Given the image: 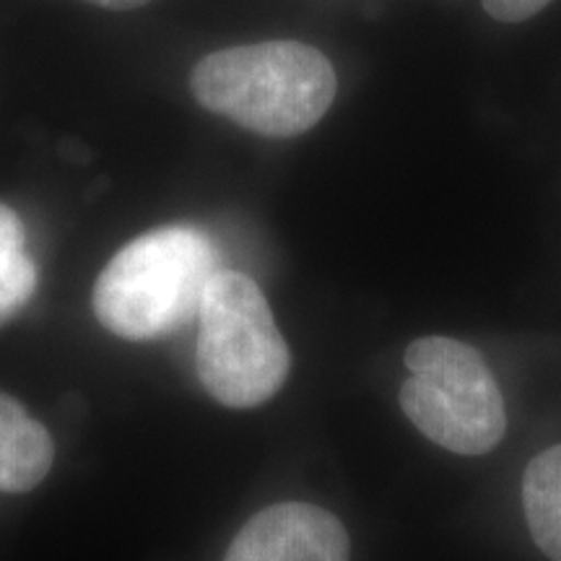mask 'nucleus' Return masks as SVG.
<instances>
[{
	"instance_id": "obj_4",
	"label": "nucleus",
	"mask_w": 561,
	"mask_h": 561,
	"mask_svg": "<svg viewBox=\"0 0 561 561\" xmlns=\"http://www.w3.org/2000/svg\"><path fill=\"white\" fill-rule=\"evenodd\" d=\"M409 380L398 401L416 430L455 455H486L507 432L502 390L483 356L447 335H426L405 348Z\"/></svg>"
},
{
	"instance_id": "obj_7",
	"label": "nucleus",
	"mask_w": 561,
	"mask_h": 561,
	"mask_svg": "<svg viewBox=\"0 0 561 561\" xmlns=\"http://www.w3.org/2000/svg\"><path fill=\"white\" fill-rule=\"evenodd\" d=\"M523 510L538 549L561 561V445L536 455L525 468Z\"/></svg>"
},
{
	"instance_id": "obj_9",
	"label": "nucleus",
	"mask_w": 561,
	"mask_h": 561,
	"mask_svg": "<svg viewBox=\"0 0 561 561\" xmlns=\"http://www.w3.org/2000/svg\"><path fill=\"white\" fill-rule=\"evenodd\" d=\"M551 0H481L483 11L489 13L491 19L504 21V24H520V21H528L541 13Z\"/></svg>"
},
{
	"instance_id": "obj_3",
	"label": "nucleus",
	"mask_w": 561,
	"mask_h": 561,
	"mask_svg": "<svg viewBox=\"0 0 561 561\" xmlns=\"http://www.w3.org/2000/svg\"><path fill=\"white\" fill-rule=\"evenodd\" d=\"M198 377L227 409L271 401L291 369L268 299L240 271H216L198 307Z\"/></svg>"
},
{
	"instance_id": "obj_6",
	"label": "nucleus",
	"mask_w": 561,
	"mask_h": 561,
	"mask_svg": "<svg viewBox=\"0 0 561 561\" xmlns=\"http://www.w3.org/2000/svg\"><path fill=\"white\" fill-rule=\"evenodd\" d=\"M55 460L50 432L0 392V491L24 494L47 479Z\"/></svg>"
},
{
	"instance_id": "obj_10",
	"label": "nucleus",
	"mask_w": 561,
	"mask_h": 561,
	"mask_svg": "<svg viewBox=\"0 0 561 561\" xmlns=\"http://www.w3.org/2000/svg\"><path fill=\"white\" fill-rule=\"evenodd\" d=\"M91 5H102V9H110V11H130V9H138V5H146L149 0H87Z\"/></svg>"
},
{
	"instance_id": "obj_8",
	"label": "nucleus",
	"mask_w": 561,
	"mask_h": 561,
	"mask_svg": "<svg viewBox=\"0 0 561 561\" xmlns=\"http://www.w3.org/2000/svg\"><path fill=\"white\" fill-rule=\"evenodd\" d=\"M37 284L39 273L26 252L24 224L16 210L0 203V325L24 310Z\"/></svg>"
},
{
	"instance_id": "obj_1",
	"label": "nucleus",
	"mask_w": 561,
	"mask_h": 561,
	"mask_svg": "<svg viewBox=\"0 0 561 561\" xmlns=\"http://www.w3.org/2000/svg\"><path fill=\"white\" fill-rule=\"evenodd\" d=\"M201 107L265 138L314 128L335 100L333 62L294 39L257 42L210 53L191 73Z\"/></svg>"
},
{
	"instance_id": "obj_2",
	"label": "nucleus",
	"mask_w": 561,
	"mask_h": 561,
	"mask_svg": "<svg viewBox=\"0 0 561 561\" xmlns=\"http://www.w3.org/2000/svg\"><path fill=\"white\" fill-rule=\"evenodd\" d=\"M216 263L214 242L193 224L146 231L117 250L96 278V320L128 341L164 339L198 318Z\"/></svg>"
},
{
	"instance_id": "obj_5",
	"label": "nucleus",
	"mask_w": 561,
	"mask_h": 561,
	"mask_svg": "<svg viewBox=\"0 0 561 561\" xmlns=\"http://www.w3.org/2000/svg\"><path fill=\"white\" fill-rule=\"evenodd\" d=\"M351 541L339 517L318 504L280 502L237 533L224 561H348Z\"/></svg>"
}]
</instances>
